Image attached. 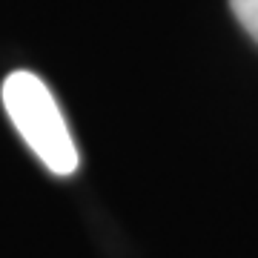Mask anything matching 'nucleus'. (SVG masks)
Wrapping results in <instances>:
<instances>
[{
    "instance_id": "2",
    "label": "nucleus",
    "mask_w": 258,
    "mask_h": 258,
    "mask_svg": "<svg viewBox=\"0 0 258 258\" xmlns=\"http://www.w3.org/2000/svg\"><path fill=\"white\" fill-rule=\"evenodd\" d=\"M230 6L238 23L247 29V35L255 37L258 43V0H230Z\"/></svg>"
},
{
    "instance_id": "1",
    "label": "nucleus",
    "mask_w": 258,
    "mask_h": 258,
    "mask_svg": "<svg viewBox=\"0 0 258 258\" xmlns=\"http://www.w3.org/2000/svg\"><path fill=\"white\" fill-rule=\"evenodd\" d=\"M3 106L40 164L52 175H72L78 169V149L46 83L32 72H12L3 81Z\"/></svg>"
}]
</instances>
